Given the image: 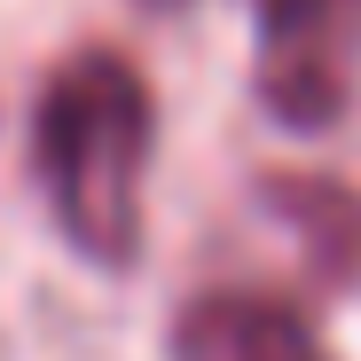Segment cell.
Here are the masks:
<instances>
[{"label":"cell","mask_w":361,"mask_h":361,"mask_svg":"<svg viewBox=\"0 0 361 361\" xmlns=\"http://www.w3.org/2000/svg\"><path fill=\"white\" fill-rule=\"evenodd\" d=\"M157 110L142 71L118 47H79L47 71L39 94V189L55 204L63 244L94 267H126L142 252V180H149Z\"/></svg>","instance_id":"6da1fadb"},{"label":"cell","mask_w":361,"mask_h":361,"mask_svg":"<svg viewBox=\"0 0 361 361\" xmlns=\"http://www.w3.org/2000/svg\"><path fill=\"white\" fill-rule=\"evenodd\" d=\"M361 87V0H259V94L283 126L314 134Z\"/></svg>","instance_id":"7a4b0ae2"},{"label":"cell","mask_w":361,"mask_h":361,"mask_svg":"<svg viewBox=\"0 0 361 361\" xmlns=\"http://www.w3.org/2000/svg\"><path fill=\"white\" fill-rule=\"evenodd\" d=\"M173 361H330L307 314L267 290H197L173 314Z\"/></svg>","instance_id":"3957f363"},{"label":"cell","mask_w":361,"mask_h":361,"mask_svg":"<svg viewBox=\"0 0 361 361\" xmlns=\"http://www.w3.org/2000/svg\"><path fill=\"white\" fill-rule=\"evenodd\" d=\"M259 204L298 244V259H307V275L322 290H353L361 283V197L345 180H330V173H267Z\"/></svg>","instance_id":"277c9868"}]
</instances>
